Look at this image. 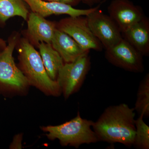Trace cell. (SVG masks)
<instances>
[{"label": "cell", "instance_id": "obj_1", "mask_svg": "<svg viewBox=\"0 0 149 149\" xmlns=\"http://www.w3.org/2000/svg\"><path fill=\"white\" fill-rule=\"evenodd\" d=\"M135 116L134 108L127 104L110 106L93 123L92 128L100 141L130 147L136 134Z\"/></svg>", "mask_w": 149, "mask_h": 149}, {"label": "cell", "instance_id": "obj_2", "mask_svg": "<svg viewBox=\"0 0 149 149\" xmlns=\"http://www.w3.org/2000/svg\"><path fill=\"white\" fill-rule=\"evenodd\" d=\"M19 68L29 85L35 86L48 95L58 96L62 93L56 81L49 77L39 52L24 37H20L16 47Z\"/></svg>", "mask_w": 149, "mask_h": 149}, {"label": "cell", "instance_id": "obj_3", "mask_svg": "<svg viewBox=\"0 0 149 149\" xmlns=\"http://www.w3.org/2000/svg\"><path fill=\"white\" fill-rule=\"evenodd\" d=\"M94 121L82 118L80 113L71 120L57 125L43 127L50 140L58 139L62 146L78 148L83 144L95 143L99 141L92 127Z\"/></svg>", "mask_w": 149, "mask_h": 149}, {"label": "cell", "instance_id": "obj_4", "mask_svg": "<svg viewBox=\"0 0 149 149\" xmlns=\"http://www.w3.org/2000/svg\"><path fill=\"white\" fill-rule=\"evenodd\" d=\"M20 37L18 32H14L9 38L5 49L0 52V84L16 91H22L29 85L13 56Z\"/></svg>", "mask_w": 149, "mask_h": 149}, {"label": "cell", "instance_id": "obj_5", "mask_svg": "<svg viewBox=\"0 0 149 149\" xmlns=\"http://www.w3.org/2000/svg\"><path fill=\"white\" fill-rule=\"evenodd\" d=\"M90 51L74 61L65 63L59 71L56 80L65 99L79 91L91 69Z\"/></svg>", "mask_w": 149, "mask_h": 149}, {"label": "cell", "instance_id": "obj_6", "mask_svg": "<svg viewBox=\"0 0 149 149\" xmlns=\"http://www.w3.org/2000/svg\"><path fill=\"white\" fill-rule=\"evenodd\" d=\"M57 28L70 36L85 51L102 52L101 43L91 31L86 16H69L57 22Z\"/></svg>", "mask_w": 149, "mask_h": 149}, {"label": "cell", "instance_id": "obj_7", "mask_svg": "<svg viewBox=\"0 0 149 149\" xmlns=\"http://www.w3.org/2000/svg\"><path fill=\"white\" fill-rule=\"evenodd\" d=\"M143 57L123 38L105 52V57L111 64L134 73H142L145 70Z\"/></svg>", "mask_w": 149, "mask_h": 149}, {"label": "cell", "instance_id": "obj_8", "mask_svg": "<svg viewBox=\"0 0 149 149\" xmlns=\"http://www.w3.org/2000/svg\"><path fill=\"white\" fill-rule=\"evenodd\" d=\"M99 9L93 11L86 17L91 31L106 50L113 47L123 38L113 19Z\"/></svg>", "mask_w": 149, "mask_h": 149}, {"label": "cell", "instance_id": "obj_9", "mask_svg": "<svg viewBox=\"0 0 149 149\" xmlns=\"http://www.w3.org/2000/svg\"><path fill=\"white\" fill-rule=\"evenodd\" d=\"M107 11L121 33L145 17L142 8L130 0H112L108 6Z\"/></svg>", "mask_w": 149, "mask_h": 149}, {"label": "cell", "instance_id": "obj_10", "mask_svg": "<svg viewBox=\"0 0 149 149\" xmlns=\"http://www.w3.org/2000/svg\"><path fill=\"white\" fill-rule=\"evenodd\" d=\"M27 29L24 37L35 47L41 43L51 44L57 29V22L51 21L35 13H29L27 20Z\"/></svg>", "mask_w": 149, "mask_h": 149}, {"label": "cell", "instance_id": "obj_11", "mask_svg": "<svg viewBox=\"0 0 149 149\" xmlns=\"http://www.w3.org/2000/svg\"><path fill=\"white\" fill-rule=\"evenodd\" d=\"M31 11L43 17L66 15L70 17L86 16L100 8L101 5L86 9H79L66 4L43 0H24Z\"/></svg>", "mask_w": 149, "mask_h": 149}, {"label": "cell", "instance_id": "obj_12", "mask_svg": "<svg viewBox=\"0 0 149 149\" xmlns=\"http://www.w3.org/2000/svg\"><path fill=\"white\" fill-rule=\"evenodd\" d=\"M51 45L64 63L74 61L88 51L85 50L73 38L57 28Z\"/></svg>", "mask_w": 149, "mask_h": 149}, {"label": "cell", "instance_id": "obj_13", "mask_svg": "<svg viewBox=\"0 0 149 149\" xmlns=\"http://www.w3.org/2000/svg\"><path fill=\"white\" fill-rule=\"evenodd\" d=\"M123 38L143 56L149 55V19L145 16L122 33Z\"/></svg>", "mask_w": 149, "mask_h": 149}, {"label": "cell", "instance_id": "obj_14", "mask_svg": "<svg viewBox=\"0 0 149 149\" xmlns=\"http://www.w3.org/2000/svg\"><path fill=\"white\" fill-rule=\"evenodd\" d=\"M37 48L48 75L56 81L59 71L64 64L63 59L51 44L41 43Z\"/></svg>", "mask_w": 149, "mask_h": 149}, {"label": "cell", "instance_id": "obj_15", "mask_svg": "<svg viewBox=\"0 0 149 149\" xmlns=\"http://www.w3.org/2000/svg\"><path fill=\"white\" fill-rule=\"evenodd\" d=\"M29 7L24 0H0V24L14 17L27 20L29 13Z\"/></svg>", "mask_w": 149, "mask_h": 149}, {"label": "cell", "instance_id": "obj_16", "mask_svg": "<svg viewBox=\"0 0 149 149\" xmlns=\"http://www.w3.org/2000/svg\"><path fill=\"white\" fill-rule=\"evenodd\" d=\"M134 109L139 116L143 115L144 118L149 116V73L146 74L139 85Z\"/></svg>", "mask_w": 149, "mask_h": 149}, {"label": "cell", "instance_id": "obj_17", "mask_svg": "<svg viewBox=\"0 0 149 149\" xmlns=\"http://www.w3.org/2000/svg\"><path fill=\"white\" fill-rule=\"evenodd\" d=\"M143 118V115H140L135 120L136 134L133 146L136 149H149V126Z\"/></svg>", "mask_w": 149, "mask_h": 149}, {"label": "cell", "instance_id": "obj_18", "mask_svg": "<svg viewBox=\"0 0 149 149\" xmlns=\"http://www.w3.org/2000/svg\"><path fill=\"white\" fill-rule=\"evenodd\" d=\"M43 1L63 3L72 6V7H74L78 5L80 3L82 2L83 0H43Z\"/></svg>", "mask_w": 149, "mask_h": 149}, {"label": "cell", "instance_id": "obj_19", "mask_svg": "<svg viewBox=\"0 0 149 149\" xmlns=\"http://www.w3.org/2000/svg\"><path fill=\"white\" fill-rule=\"evenodd\" d=\"M22 136L20 135H17L14 138L13 141L11 144V149H20L22 148Z\"/></svg>", "mask_w": 149, "mask_h": 149}, {"label": "cell", "instance_id": "obj_20", "mask_svg": "<svg viewBox=\"0 0 149 149\" xmlns=\"http://www.w3.org/2000/svg\"><path fill=\"white\" fill-rule=\"evenodd\" d=\"M107 1V0H83L82 2L89 7L92 8L95 5H101Z\"/></svg>", "mask_w": 149, "mask_h": 149}, {"label": "cell", "instance_id": "obj_21", "mask_svg": "<svg viewBox=\"0 0 149 149\" xmlns=\"http://www.w3.org/2000/svg\"><path fill=\"white\" fill-rule=\"evenodd\" d=\"M7 45V44L6 41L2 38H0V52L5 49Z\"/></svg>", "mask_w": 149, "mask_h": 149}]
</instances>
